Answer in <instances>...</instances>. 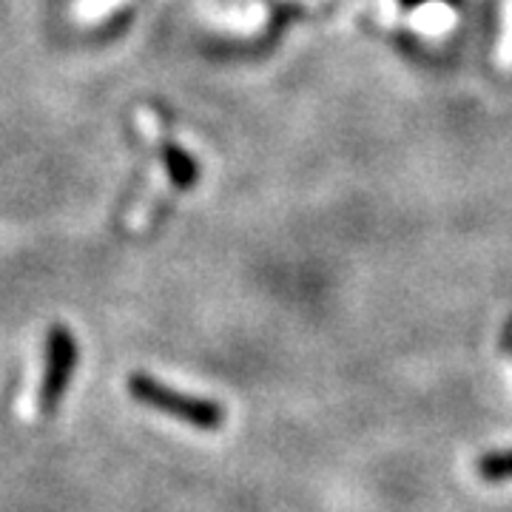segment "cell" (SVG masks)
Masks as SVG:
<instances>
[{
  "label": "cell",
  "instance_id": "5b68a950",
  "mask_svg": "<svg viewBox=\"0 0 512 512\" xmlns=\"http://www.w3.org/2000/svg\"><path fill=\"white\" fill-rule=\"evenodd\" d=\"M421 3H427V0H402V6H407V9H416ZM450 3H453V0H450Z\"/></svg>",
  "mask_w": 512,
  "mask_h": 512
},
{
  "label": "cell",
  "instance_id": "6da1fadb",
  "mask_svg": "<svg viewBox=\"0 0 512 512\" xmlns=\"http://www.w3.org/2000/svg\"><path fill=\"white\" fill-rule=\"evenodd\" d=\"M128 396L134 402L146 404L151 410L171 416V419L185 421L197 430H217L225 424V407L211 399H200V396H188L180 393L168 384L157 382L148 373H131L128 376Z\"/></svg>",
  "mask_w": 512,
  "mask_h": 512
},
{
  "label": "cell",
  "instance_id": "277c9868",
  "mask_svg": "<svg viewBox=\"0 0 512 512\" xmlns=\"http://www.w3.org/2000/svg\"><path fill=\"white\" fill-rule=\"evenodd\" d=\"M478 476L484 481H510L512 478V447L510 450H495V453H487V456L478 458L476 464Z\"/></svg>",
  "mask_w": 512,
  "mask_h": 512
},
{
  "label": "cell",
  "instance_id": "3957f363",
  "mask_svg": "<svg viewBox=\"0 0 512 512\" xmlns=\"http://www.w3.org/2000/svg\"><path fill=\"white\" fill-rule=\"evenodd\" d=\"M163 163L174 188H180V191H191L197 185V180H200V168H197L194 157L185 148L174 146V143H165Z\"/></svg>",
  "mask_w": 512,
  "mask_h": 512
},
{
  "label": "cell",
  "instance_id": "7a4b0ae2",
  "mask_svg": "<svg viewBox=\"0 0 512 512\" xmlns=\"http://www.w3.org/2000/svg\"><path fill=\"white\" fill-rule=\"evenodd\" d=\"M74 370H77V339L66 325H52L46 333V367L37 393L43 416H52L57 404L63 402L74 379Z\"/></svg>",
  "mask_w": 512,
  "mask_h": 512
}]
</instances>
